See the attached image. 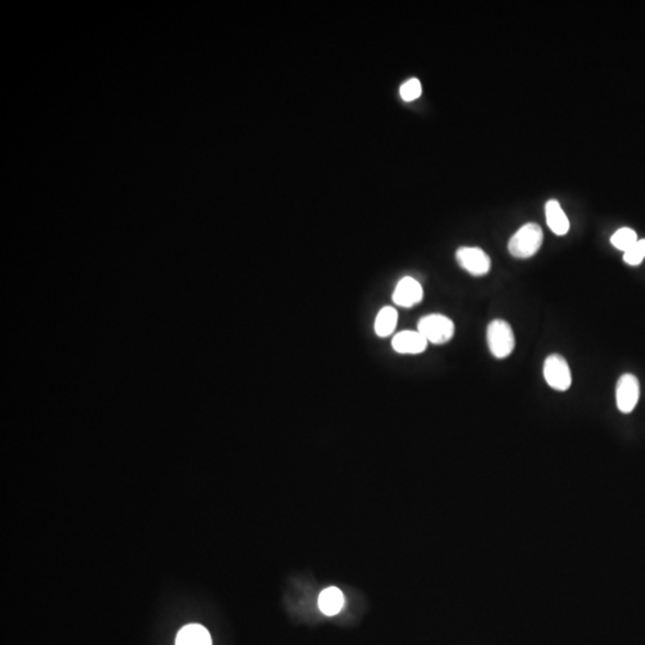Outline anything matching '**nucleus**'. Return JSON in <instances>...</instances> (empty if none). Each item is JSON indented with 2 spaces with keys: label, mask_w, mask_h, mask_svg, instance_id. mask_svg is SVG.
Here are the masks:
<instances>
[{
  "label": "nucleus",
  "mask_w": 645,
  "mask_h": 645,
  "mask_svg": "<svg viewBox=\"0 0 645 645\" xmlns=\"http://www.w3.org/2000/svg\"><path fill=\"white\" fill-rule=\"evenodd\" d=\"M544 241L543 230L534 223L523 225L518 232L510 238L508 250L516 259H530L536 255Z\"/></svg>",
  "instance_id": "1"
},
{
  "label": "nucleus",
  "mask_w": 645,
  "mask_h": 645,
  "mask_svg": "<svg viewBox=\"0 0 645 645\" xmlns=\"http://www.w3.org/2000/svg\"><path fill=\"white\" fill-rule=\"evenodd\" d=\"M487 346L496 359H505L515 348V336L508 321H492L487 331Z\"/></svg>",
  "instance_id": "2"
},
{
  "label": "nucleus",
  "mask_w": 645,
  "mask_h": 645,
  "mask_svg": "<svg viewBox=\"0 0 645 645\" xmlns=\"http://www.w3.org/2000/svg\"><path fill=\"white\" fill-rule=\"evenodd\" d=\"M454 324L448 317L442 315H429L418 321L417 331H420L428 343L444 344L451 341L454 335Z\"/></svg>",
  "instance_id": "3"
},
{
  "label": "nucleus",
  "mask_w": 645,
  "mask_h": 645,
  "mask_svg": "<svg viewBox=\"0 0 645 645\" xmlns=\"http://www.w3.org/2000/svg\"><path fill=\"white\" fill-rule=\"evenodd\" d=\"M544 377L553 390H569L572 382L569 364L562 355L558 354H552L545 360Z\"/></svg>",
  "instance_id": "4"
},
{
  "label": "nucleus",
  "mask_w": 645,
  "mask_h": 645,
  "mask_svg": "<svg viewBox=\"0 0 645 645\" xmlns=\"http://www.w3.org/2000/svg\"><path fill=\"white\" fill-rule=\"evenodd\" d=\"M456 259L461 268L470 272L471 275H474V277L485 275L492 267L490 257L487 255L485 251L479 247H471V246L459 247L456 254Z\"/></svg>",
  "instance_id": "5"
},
{
  "label": "nucleus",
  "mask_w": 645,
  "mask_h": 645,
  "mask_svg": "<svg viewBox=\"0 0 645 645\" xmlns=\"http://www.w3.org/2000/svg\"><path fill=\"white\" fill-rule=\"evenodd\" d=\"M639 382L633 374H624L617 384V405L623 413H630L639 400Z\"/></svg>",
  "instance_id": "6"
},
{
  "label": "nucleus",
  "mask_w": 645,
  "mask_h": 645,
  "mask_svg": "<svg viewBox=\"0 0 645 645\" xmlns=\"http://www.w3.org/2000/svg\"><path fill=\"white\" fill-rule=\"evenodd\" d=\"M423 298V290L420 282L410 277H405L395 286L392 300L400 308H413V305L421 303Z\"/></svg>",
  "instance_id": "7"
},
{
  "label": "nucleus",
  "mask_w": 645,
  "mask_h": 645,
  "mask_svg": "<svg viewBox=\"0 0 645 645\" xmlns=\"http://www.w3.org/2000/svg\"><path fill=\"white\" fill-rule=\"evenodd\" d=\"M427 346L428 341L420 331L404 330L392 339V347L400 354H421Z\"/></svg>",
  "instance_id": "8"
},
{
  "label": "nucleus",
  "mask_w": 645,
  "mask_h": 645,
  "mask_svg": "<svg viewBox=\"0 0 645 645\" xmlns=\"http://www.w3.org/2000/svg\"><path fill=\"white\" fill-rule=\"evenodd\" d=\"M545 214H546L548 226L554 234L564 236L569 232L570 223L563 211L562 207L559 205V202L556 200H550L545 206Z\"/></svg>",
  "instance_id": "9"
},
{
  "label": "nucleus",
  "mask_w": 645,
  "mask_h": 645,
  "mask_svg": "<svg viewBox=\"0 0 645 645\" xmlns=\"http://www.w3.org/2000/svg\"><path fill=\"white\" fill-rule=\"evenodd\" d=\"M176 645H212L211 635L202 625L190 624L178 632Z\"/></svg>",
  "instance_id": "10"
},
{
  "label": "nucleus",
  "mask_w": 645,
  "mask_h": 645,
  "mask_svg": "<svg viewBox=\"0 0 645 645\" xmlns=\"http://www.w3.org/2000/svg\"><path fill=\"white\" fill-rule=\"evenodd\" d=\"M344 605L343 592L336 587L324 589L318 599V606L325 615H336Z\"/></svg>",
  "instance_id": "11"
},
{
  "label": "nucleus",
  "mask_w": 645,
  "mask_h": 645,
  "mask_svg": "<svg viewBox=\"0 0 645 645\" xmlns=\"http://www.w3.org/2000/svg\"><path fill=\"white\" fill-rule=\"evenodd\" d=\"M398 321V312L393 308H382L375 318L374 330L379 337H387L395 331Z\"/></svg>",
  "instance_id": "12"
},
{
  "label": "nucleus",
  "mask_w": 645,
  "mask_h": 645,
  "mask_svg": "<svg viewBox=\"0 0 645 645\" xmlns=\"http://www.w3.org/2000/svg\"><path fill=\"white\" fill-rule=\"evenodd\" d=\"M637 242H638L637 233L633 230L628 229V227L618 230L610 238L612 245L617 247L618 250L624 251V252L630 250Z\"/></svg>",
  "instance_id": "13"
},
{
  "label": "nucleus",
  "mask_w": 645,
  "mask_h": 645,
  "mask_svg": "<svg viewBox=\"0 0 645 645\" xmlns=\"http://www.w3.org/2000/svg\"><path fill=\"white\" fill-rule=\"evenodd\" d=\"M400 97L405 102H413L422 95V85L416 78L408 80L400 86Z\"/></svg>",
  "instance_id": "14"
},
{
  "label": "nucleus",
  "mask_w": 645,
  "mask_h": 645,
  "mask_svg": "<svg viewBox=\"0 0 645 645\" xmlns=\"http://www.w3.org/2000/svg\"><path fill=\"white\" fill-rule=\"evenodd\" d=\"M645 257V239L638 241L630 250L624 254V261L630 265H638Z\"/></svg>",
  "instance_id": "15"
}]
</instances>
